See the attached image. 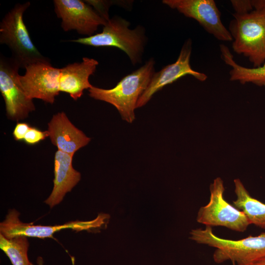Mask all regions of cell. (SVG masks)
<instances>
[{
    "mask_svg": "<svg viewBox=\"0 0 265 265\" xmlns=\"http://www.w3.org/2000/svg\"><path fill=\"white\" fill-rule=\"evenodd\" d=\"M19 215L16 210H10L5 219L0 223V234L8 239L20 236L40 238H53L55 233L63 229H70L79 232L103 228L106 226L110 218L109 214L100 213L92 220H76L62 225L45 226L23 222L20 220Z\"/></svg>",
    "mask_w": 265,
    "mask_h": 265,
    "instance_id": "cell-7",
    "label": "cell"
},
{
    "mask_svg": "<svg viewBox=\"0 0 265 265\" xmlns=\"http://www.w3.org/2000/svg\"><path fill=\"white\" fill-rule=\"evenodd\" d=\"M209 203L198 212L197 221L206 226H223L243 232L251 224L245 213L229 203L224 198L225 188L220 177L210 185Z\"/></svg>",
    "mask_w": 265,
    "mask_h": 265,
    "instance_id": "cell-6",
    "label": "cell"
},
{
    "mask_svg": "<svg viewBox=\"0 0 265 265\" xmlns=\"http://www.w3.org/2000/svg\"><path fill=\"white\" fill-rule=\"evenodd\" d=\"M231 3L237 14H245L254 10L251 0H231Z\"/></svg>",
    "mask_w": 265,
    "mask_h": 265,
    "instance_id": "cell-21",
    "label": "cell"
},
{
    "mask_svg": "<svg viewBox=\"0 0 265 265\" xmlns=\"http://www.w3.org/2000/svg\"><path fill=\"white\" fill-rule=\"evenodd\" d=\"M49 136L48 132L42 131L35 127H30L26 133L24 141L28 145H35Z\"/></svg>",
    "mask_w": 265,
    "mask_h": 265,
    "instance_id": "cell-19",
    "label": "cell"
},
{
    "mask_svg": "<svg viewBox=\"0 0 265 265\" xmlns=\"http://www.w3.org/2000/svg\"><path fill=\"white\" fill-rule=\"evenodd\" d=\"M37 265H43V260L41 257H38L37 259ZM30 265H34L30 263Z\"/></svg>",
    "mask_w": 265,
    "mask_h": 265,
    "instance_id": "cell-25",
    "label": "cell"
},
{
    "mask_svg": "<svg viewBox=\"0 0 265 265\" xmlns=\"http://www.w3.org/2000/svg\"><path fill=\"white\" fill-rule=\"evenodd\" d=\"M99 63L93 58L84 57L81 62L69 64L60 69L59 91L66 93L75 101L81 97L83 91L93 85L89 78Z\"/></svg>",
    "mask_w": 265,
    "mask_h": 265,
    "instance_id": "cell-14",
    "label": "cell"
},
{
    "mask_svg": "<svg viewBox=\"0 0 265 265\" xmlns=\"http://www.w3.org/2000/svg\"><path fill=\"white\" fill-rule=\"evenodd\" d=\"M234 182L237 195L234 206L245 213L251 224L265 229V204L252 197L239 179Z\"/></svg>",
    "mask_w": 265,
    "mask_h": 265,
    "instance_id": "cell-16",
    "label": "cell"
},
{
    "mask_svg": "<svg viewBox=\"0 0 265 265\" xmlns=\"http://www.w3.org/2000/svg\"><path fill=\"white\" fill-rule=\"evenodd\" d=\"M192 41L189 38L183 45L177 60L154 73L147 88L139 98L136 108L145 105L153 95L165 86L172 83L186 75H191L200 81H204L208 76L194 70L190 64Z\"/></svg>",
    "mask_w": 265,
    "mask_h": 265,
    "instance_id": "cell-12",
    "label": "cell"
},
{
    "mask_svg": "<svg viewBox=\"0 0 265 265\" xmlns=\"http://www.w3.org/2000/svg\"><path fill=\"white\" fill-rule=\"evenodd\" d=\"M190 238L216 248L213 259L217 264L231 261L238 265H246L265 258V232L255 237L231 240L216 236L212 227L206 226L204 229L192 230Z\"/></svg>",
    "mask_w": 265,
    "mask_h": 265,
    "instance_id": "cell-2",
    "label": "cell"
},
{
    "mask_svg": "<svg viewBox=\"0 0 265 265\" xmlns=\"http://www.w3.org/2000/svg\"><path fill=\"white\" fill-rule=\"evenodd\" d=\"M254 10L265 9V0H251Z\"/></svg>",
    "mask_w": 265,
    "mask_h": 265,
    "instance_id": "cell-23",
    "label": "cell"
},
{
    "mask_svg": "<svg viewBox=\"0 0 265 265\" xmlns=\"http://www.w3.org/2000/svg\"><path fill=\"white\" fill-rule=\"evenodd\" d=\"M246 265H265V258L256 261Z\"/></svg>",
    "mask_w": 265,
    "mask_h": 265,
    "instance_id": "cell-24",
    "label": "cell"
},
{
    "mask_svg": "<svg viewBox=\"0 0 265 265\" xmlns=\"http://www.w3.org/2000/svg\"><path fill=\"white\" fill-rule=\"evenodd\" d=\"M48 125L49 137L52 144L57 147V150L71 155L74 156L91 140L72 123L63 112L53 115Z\"/></svg>",
    "mask_w": 265,
    "mask_h": 265,
    "instance_id": "cell-13",
    "label": "cell"
},
{
    "mask_svg": "<svg viewBox=\"0 0 265 265\" xmlns=\"http://www.w3.org/2000/svg\"><path fill=\"white\" fill-rule=\"evenodd\" d=\"M162 3L196 20L217 40L233 41L229 30L222 22L221 13L213 0H163Z\"/></svg>",
    "mask_w": 265,
    "mask_h": 265,
    "instance_id": "cell-10",
    "label": "cell"
},
{
    "mask_svg": "<svg viewBox=\"0 0 265 265\" xmlns=\"http://www.w3.org/2000/svg\"><path fill=\"white\" fill-rule=\"evenodd\" d=\"M221 58L225 63L231 68L229 72L230 80L238 81L241 84L252 83L265 87V63L253 68H248L238 64L229 49L224 44L219 46Z\"/></svg>",
    "mask_w": 265,
    "mask_h": 265,
    "instance_id": "cell-17",
    "label": "cell"
},
{
    "mask_svg": "<svg viewBox=\"0 0 265 265\" xmlns=\"http://www.w3.org/2000/svg\"><path fill=\"white\" fill-rule=\"evenodd\" d=\"M73 156L59 150L55 153L53 189L45 201L51 208L59 204L80 180V173L72 165Z\"/></svg>",
    "mask_w": 265,
    "mask_h": 265,
    "instance_id": "cell-15",
    "label": "cell"
},
{
    "mask_svg": "<svg viewBox=\"0 0 265 265\" xmlns=\"http://www.w3.org/2000/svg\"><path fill=\"white\" fill-rule=\"evenodd\" d=\"M54 11L61 20L65 31L74 30L87 37L94 35L98 27L107 21L84 0H54Z\"/></svg>",
    "mask_w": 265,
    "mask_h": 265,
    "instance_id": "cell-11",
    "label": "cell"
},
{
    "mask_svg": "<svg viewBox=\"0 0 265 265\" xmlns=\"http://www.w3.org/2000/svg\"><path fill=\"white\" fill-rule=\"evenodd\" d=\"M31 127L26 122H19L15 126L13 135L15 140H24L25 136Z\"/></svg>",
    "mask_w": 265,
    "mask_h": 265,
    "instance_id": "cell-22",
    "label": "cell"
},
{
    "mask_svg": "<svg viewBox=\"0 0 265 265\" xmlns=\"http://www.w3.org/2000/svg\"><path fill=\"white\" fill-rule=\"evenodd\" d=\"M20 67L11 58L0 57V91L4 99L6 115L12 120L26 118L35 109L32 99L22 88L18 79Z\"/></svg>",
    "mask_w": 265,
    "mask_h": 265,
    "instance_id": "cell-8",
    "label": "cell"
},
{
    "mask_svg": "<svg viewBox=\"0 0 265 265\" xmlns=\"http://www.w3.org/2000/svg\"><path fill=\"white\" fill-rule=\"evenodd\" d=\"M30 2L18 3L2 18L0 23V43L8 47L11 58L20 68L39 61H50L33 43L23 20V15Z\"/></svg>",
    "mask_w": 265,
    "mask_h": 265,
    "instance_id": "cell-4",
    "label": "cell"
},
{
    "mask_svg": "<svg viewBox=\"0 0 265 265\" xmlns=\"http://www.w3.org/2000/svg\"><path fill=\"white\" fill-rule=\"evenodd\" d=\"M229 30L234 52L247 58L253 67L265 63V9L233 14Z\"/></svg>",
    "mask_w": 265,
    "mask_h": 265,
    "instance_id": "cell-3",
    "label": "cell"
},
{
    "mask_svg": "<svg viewBox=\"0 0 265 265\" xmlns=\"http://www.w3.org/2000/svg\"><path fill=\"white\" fill-rule=\"evenodd\" d=\"M29 245L26 236L8 239L0 234V248L8 257L12 265H30L27 256Z\"/></svg>",
    "mask_w": 265,
    "mask_h": 265,
    "instance_id": "cell-18",
    "label": "cell"
},
{
    "mask_svg": "<svg viewBox=\"0 0 265 265\" xmlns=\"http://www.w3.org/2000/svg\"><path fill=\"white\" fill-rule=\"evenodd\" d=\"M155 61L151 58L137 70L124 77L115 87L103 89L92 86L88 89L91 98L115 107L122 118L128 123L135 119L137 101L147 88L154 74Z\"/></svg>",
    "mask_w": 265,
    "mask_h": 265,
    "instance_id": "cell-1",
    "label": "cell"
},
{
    "mask_svg": "<svg viewBox=\"0 0 265 265\" xmlns=\"http://www.w3.org/2000/svg\"><path fill=\"white\" fill-rule=\"evenodd\" d=\"M24 75H19V82L30 99H38L53 104L59 94L60 69L52 66L50 61H39L26 68Z\"/></svg>",
    "mask_w": 265,
    "mask_h": 265,
    "instance_id": "cell-9",
    "label": "cell"
},
{
    "mask_svg": "<svg viewBox=\"0 0 265 265\" xmlns=\"http://www.w3.org/2000/svg\"><path fill=\"white\" fill-rule=\"evenodd\" d=\"M129 26V22L114 16L107 21L101 33L71 41L95 47H116L124 51L135 65L141 62L146 37L141 26L131 29Z\"/></svg>",
    "mask_w": 265,
    "mask_h": 265,
    "instance_id": "cell-5",
    "label": "cell"
},
{
    "mask_svg": "<svg viewBox=\"0 0 265 265\" xmlns=\"http://www.w3.org/2000/svg\"><path fill=\"white\" fill-rule=\"evenodd\" d=\"M90 5H92L95 10L107 21L109 20L108 11L109 2L103 0H84Z\"/></svg>",
    "mask_w": 265,
    "mask_h": 265,
    "instance_id": "cell-20",
    "label": "cell"
}]
</instances>
